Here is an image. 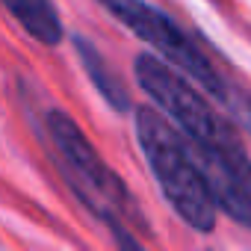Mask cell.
I'll use <instances>...</instances> for the list:
<instances>
[{
  "mask_svg": "<svg viewBox=\"0 0 251 251\" xmlns=\"http://www.w3.org/2000/svg\"><path fill=\"white\" fill-rule=\"evenodd\" d=\"M136 83L145 95L175 121V127L195 148L219 210L236 225L251 227V157L245 154L230 118L219 115L207 98L189 86L183 71H175L172 62L142 53L133 62Z\"/></svg>",
  "mask_w": 251,
  "mask_h": 251,
  "instance_id": "6da1fadb",
  "label": "cell"
},
{
  "mask_svg": "<svg viewBox=\"0 0 251 251\" xmlns=\"http://www.w3.org/2000/svg\"><path fill=\"white\" fill-rule=\"evenodd\" d=\"M136 139L163 198L175 207L180 222L198 233H210L216 227L219 201L189 139L166 112L151 106L136 109Z\"/></svg>",
  "mask_w": 251,
  "mask_h": 251,
  "instance_id": "7a4b0ae2",
  "label": "cell"
},
{
  "mask_svg": "<svg viewBox=\"0 0 251 251\" xmlns=\"http://www.w3.org/2000/svg\"><path fill=\"white\" fill-rule=\"evenodd\" d=\"M98 3L118 21L124 24L139 42L151 45L166 62H172L177 71H183L189 80H195L213 100L227 112L230 121H236L239 127L251 136V95L230 83L216 62L198 48V42L183 33L163 9L145 3V0H98Z\"/></svg>",
  "mask_w": 251,
  "mask_h": 251,
  "instance_id": "3957f363",
  "label": "cell"
},
{
  "mask_svg": "<svg viewBox=\"0 0 251 251\" xmlns=\"http://www.w3.org/2000/svg\"><path fill=\"white\" fill-rule=\"evenodd\" d=\"M45 133L50 139V154L59 175L92 216H98L103 225L124 222L133 227H148L124 180L103 163V157L95 151L71 115H65L62 109H48Z\"/></svg>",
  "mask_w": 251,
  "mask_h": 251,
  "instance_id": "277c9868",
  "label": "cell"
},
{
  "mask_svg": "<svg viewBox=\"0 0 251 251\" xmlns=\"http://www.w3.org/2000/svg\"><path fill=\"white\" fill-rule=\"evenodd\" d=\"M71 42H74V50H77V56H80V65H83V71L89 74L95 92L106 100L109 109L127 112V109H130V95H127V89H124V83L118 80V74L106 65V59H103V53L95 48V42H89L86 36H74Z\"/></svg>",
  "mask_w": 251,
  "mask_h": 251,
  "instance_id": "5b68a950",
  "label": "cell"
},
{
  "mask_svg": "<svg viewBox=\"0 0 251 251\" xmlns=\"http://www.w3.org/2000/svg\"><path fill=\"white\" fill-rule=\"evenodd\" d=\"M9 15L39 42V45H59L65 30L56 15L53 0H3Z\"/></svg>",
  "mask_w": 251,
  "mask_h": 251,
  "instance_id": "8992f818",
  "label": "cell"
},
{
  "mask_svg": "<svg viewBox=\"0 0 251 251\" xmlns=\"http://www.w3.org/2000/svg\"><path fill=\"white\" fill-rule=\"evenodd\" d=\"M106 227H109V233H112V239H115V248H118V251H148V248L133 236L130 225L115 222V225H106Z\"/></svg>",
  "mask_w": 251,
  "mask_h": 251,
  "instance_id": "52a82bcc",
  "label": "cell"
}]
</instances>
